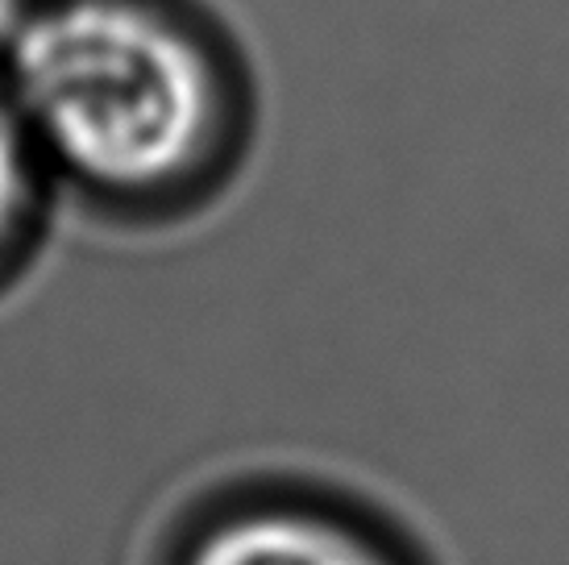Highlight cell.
<instances>
[{
  "label": "cell",
  "instance_id": "obj_1",
  "mask_svg": "<svg viewBox=\"0 0 569 565\" xmlns=\"http://www.w3.org/2000/svg\"><path fill=\"white\" fill-rule=\"evenodd\" d=\"M21 121L104 188H154L204 155L221 92L183 30L129 0H67L13 38Z\"/></svg>",
  "mask_w": 569,
  "mask_h": 565
},
{
  "label": "cell",
  "instance_id": "obj_2",
  "mask_svg": "<svg viewBox=\"0 0 569 565\" xmlns=\"http://www.w3.org/2000/svg\"><path fill=\"white\" fill-rule=\"evenodd\" d=\"M188 565H432L387 519L329 503H267L200 536Z\"/></svg>",
  "mask_w": 569,
  "mask_h": 565
},
{
  "label": "cell",
  "instance_id": "obj_3",
  "mask_svg": "<svg viewBox=\"0 0 569 565\" xmlns=\"http://www.w3.org/2000/svg\"><path fill=\"white\" fill-rule=\"evenodd\" d=\"M30 205V155L21 112L0 96V241L13 234L21 212Z\"/></svg>",
  "mask_w": 569,
  "mask_h": 565
},
{
  "label": "cell",
  "instance_id": "obj_4",
  "mask_svg": "<svg viewBox=\"0 0 569 565\" xmlns=\"http://www.w3.org/2000/svg\"><path fill=\"white\" fill-rule=\"evenodd\" d=\"M26 21H30V0H0V47H13Z\"/></svg>",
  "mask_w": 569,
  "mask_h": 565
}]
</instances>
